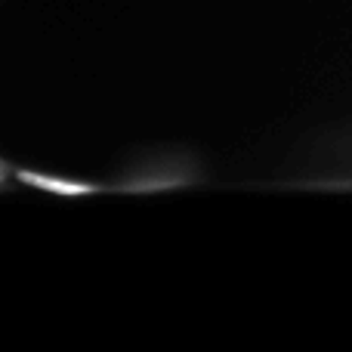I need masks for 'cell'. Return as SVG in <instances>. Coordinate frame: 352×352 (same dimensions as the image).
<instances>
[{"label":"cell","mask_w":352,"mask_h":352,"mask_svg":"<svg viewBox=\"0 0 352 352\" xmlns=\"http://www.w3.org/2000/svg\"><path fill=\"white\" fill-rule=\"evenodd\" d=\"M201 170L195 161L188 158H161L146 161V164L127 170L118 182H111L109 192H130V195H152V192H173V188H186L201 182Z\"/></svg>","instance_id":"6da1fadb"},{"label":"cell","mask_w":352,"mask_h":352,"mask_svg":"<svg viewBox=\"0 0 352 352\" xmlns=\"http://www.w3.org/2000/svg\"><path fill=\"white\" fill-rule=\"evenodd\" d=\"M12 179H19L22 186L37 188V192H50V195H62V198H87V195H102L109 192V186L102 182H84V179H68V176H56V173H41V170H12Z\"/></svg>","instance_id":"7a4b0ae2"},{"label":"cell","mask_w":352,"mask_h":352,"mask_svg":"<svg viewBox=\"0 0 352 352\" xmlns=\"http://www.w3.org/2000/svg\"><path fill=\"white\" fill-rule=\"evenodd\" d=\"M6 173H10V170H6V167L0 164V186H3V182H6Z\"/></svg>","instance_id":"3957f363"}]
</instances>
